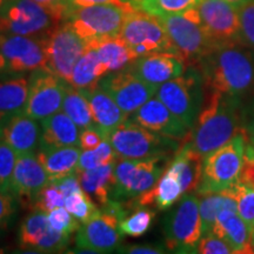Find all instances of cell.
Listing matches in <instances>:
<instances>
[{"mask_svg": "<svg viewBox=\"0 0 254 254\" xmlns=\"http://www.w3.org/2000/svg\"><path fill=\"white\" fill-rule=\"evenodd\" d=\"M114 167H116V163L77 172L81 189L100 207H103L112 199Z\"/></svg>", "mask_w": 254, "mask_h": 254, "instance_id": "cell-29", "label": "cell"}, {"mask_svg": "<svg viewBox=\"0 0 254 254\" xmlns=\"http://www.w3.org/2000/svg\"><path fill=\"white\" fill-rule=\"evenodd\" d=\"M5 2V0H0V8H1V6H2V4H4Z\"/></svg>", "mask_w": 254, "mask_h": 254, "instance_id": "cell-57", "label": "cell"}, {"mask_svg": "<svg viewBox=\"0 0 254 254\" xmlns=\"http://www.w3.org/2000/svg\"><path fill=\"white\" fill-rule=\"evenodd\" d=\"M50 182L49 174L34 152L17 155L11 180V193L15 198L32 207Z\"/></svg>", "mask_w": 254, "mask_h": 254, "instance_id": "cell-18", "label": "cell"}, {"mask_svg": "<svg viewBox=\"0 0 254 254\" xmlns=\"http://www.w3.org/2000/svg\"><path fill=\"white\" fill-rule=\"evenodd\" d=\"M226 1L230 2L233 6H236V7L239 8L240 6H243L244 4H246L247 1H250V0H226Z\"/></svg>", "mask_w": 254, "mask_h": 254, "instance_id": "cell-53", "label": "cell"}, {"mask_svg": "<svg viewBox=\"0 0 254 254\" xmlns=\"http://www.w3.org/2000/svg\"><path fill=\"white\" fill-rule=\"evenodd\" d=\"M50 228L46 212L33 209V212L24 219L19 230V245L24 250H32L37 252L38 246Z\"/></svg>", "mask_w": 254, "mask_h": 254, "instance_id": "cell-33", "label": "cell"}, {"mask_svg": "<svg viewBox=\"0 0 254 254\" xmlns=\"http://www.w3.org/2000/svg\"><path fill=\"white\" fill-rule=\"evenodd\" d=\"M196 9L215 46L241 41L239 8L236 6L226 0H201Z\"/></svg>", "mask_w": 254, "mask_h": 254, "instance_id": "cell-17", "label": "cell"}, {"mask_svg": "<svg viewBox=\"0 0 254 254\" xmlns=\"http://www.w3.org/2000/svg\"><path fill=\"white\" fill-rule=\"evenodd\" d=\"M160 18L174 49L189 65H198L215 45L202 26L195 7Z\"/></svg>", "mask_w": 254, "mask_h": 254, "instance_id": "cell-5", "label": "cell"}, {"mask_svg": "<svg viewBox=\"0 0 254 254\" xmlns=\"http://www.w3.org/2000/svg\"><path fill=\"white\" fill-rule=\"evenodd\" d=\"M81 152L79 146H39L37 157L52 182L77 173Z\"/></svg>", "mask_w": 254, "mask_h": 254, "instance_id": "cell-26", "label": "cell"}, {"mask_svg": "<svg viewBox=\"0 0 254 254\" xmlns=\"http://www.w3.org/2000/svg\"><path fill=\"white\" fill-rule=\"evenodd\" d=\"M47 218H49L50 226L53 230L71 234V236L73 233H77L79 227L81 226V222L74 215L69 213L65 207L52 209L47 213Z\"/></svg>", "mask_w": 254, "mask_h": 254, "instance_id": "cell-42", "label": "cell"}, {"mask_svg": "<svg viewBox=\"0 0 254 254\" xmlns=\"http://www.w3.org/2000/svg\"><path fill=\"white\" fill-rule=\"evenodd\" d=\"M87 43L97 51L101 64L109 73L120 71L138 59L131 47L119 36L101 38Z\"/></svg>", "mask_w": 254, "mask_h": 254, "instance_id": "cell-30", "label": "cell"}, {"mask_svg": "<svg viewBox=\"0 0 254 254\" xmlns=\"http://www.w3.org/2000/svg\"><path fill=\"white\" fill-rule=\"evenodd\" d=\"M101 4H112L120 6V7L127 8L129 11H133L136 7L132 5L128 0H68L69 7H85V6L92 5H101Z\"/></svg>", "mask_w": 254, "mask_h": 254, "instance_id": "cell-48", "label": "cell"}, {"mask_svg": "<svg viewBox=\"0 0 254 254\" xmlns=\"http://www.w3.org/2000/svg\"><path fill=\"white\" fill-rule=\"evenodd\" d=\"M15 161V152L0 139V190L2 192H11V180Z\"/></svg>", "mask_w": 254, "mask_h": 254, "instance_id": "cell-41", "label": "cell"}, {"mask_svg": "<svg viewBox=\"0 0 254 254\" xmlns=\"http://www.w3.org/2000/svg\"><path fill=\"white\" fill-rule=\"evenodd\" d=\"M15 214V196L0 190V232L6 230Z\"/></svg>", "mask_w": 254, "mask_h": 254, "instance_id": "cell-46", "label": "cell"}, {"mask_svg": "<svg viewBox=\"0 0 254 254\" xmlns=\"http://www.w3.org/2000/svg\"><path fill=\"white\" fill-rule=\"evenodd\" d=\"M201 0H139L136 8L157 17L182 13L186 9L195 7Z\"/></svg>", "mask_w": 254, "mask_h": 254, "instance_id": "cell-36", "label": "cell"}, {"mask_svg": "<svg viewBox=\"0 0 254 254\" xmlns=\"http://www.w3.org/2000/svg\"><path fill=\"white\" fill-rule=\"evenodd\" d=\"M107 73L109 72L101 64L97 51L88 44L86 51L73 68L69 85L78 90L95 87L99 85L100 79Z\"/></svg>", "mask_w": 254, "mask_h": 254, "instance_id": "cell-31", "label": "cell"}, {"mask_svg": "<svg viewBox=\"0 0 254 254\" xmlns=\"http://www.w3.org/2000/svg\"><path fill=\"white\" fill-rule=\"evenodd\" d=\"M34 1L39 2V4L46 6L49 8L63 12L66 15L68 14L69 9H71L68 5V0H34Z\"/></svg>", "mask_w": 254, "mask_h": 254, "instance_id": "cell-51", "label": "cell"}, {"mask_svg": "<svg viewBox=\"0 0 254 254\" xmlns=\"http://www.w3.org/2000/svg\"><path fill=\"white\" fill-rule=\"evenodd\" d=\"M67 15L34 0H5L0 8V33L44 37L66 20Z\"/></svg>", "mask_w": 254, "mask_h": 254, "instance_id": "cell-3", "label": "cell"}, {"mask_svg": "<svg viewBox=\"0 0 254 254\" xmlns=\"http://www.w3.org/2000/svg\"><path fill=\"white\" fill-rule=\"evenodd\" d=\"M241 128L249 138H254V101L245 110L243 109Z\"/></svg>", "mask_w": 254, "mask_h": 254, "instance_id": "cell-50", "label": "cell"}, {"mask_svg": "<svg viewBox=\"0 0 254 254\" xmlns=\"http://www.w3.org/2000/svg\"><path fill=\"white\" fill-rule=\"evenodd\" d=\"M129 119L158 134L184 142L190 129L158 98H151L140 109L129 116Z\"/></svg>", "mask_w": 254, "mask_h": 254, "instance_id": "cell-19", "label": "cell"}, {"mask_svg": "<svg viewBox=\"0 0 254 254\" xmlns=\"http://www.w3.org/2000/svg\"><path fill=\"white\" fill-rule=\"evenodd\" d=\"M119 37L138 58L158 52L178 53L160 18L139 8L127 15Z\"/></svg>", "mask_w": 254, "mask_h": 254, "instance_id": "cell-10", "label": "cell"}, {"mask_svg": "<svg viewBox=\"0 0 254 254\" xmlns=\"http://www.w3.org/2000/svg\"><path fill=\"white\" fill-rule=\"evenodd\" d=\"M105 139L107 138L98 127L81 128L80 136H79V147L82 151L93 150V148L98 147Z\"/></svg>", "mask_w": 254, "mask_h": 254, "instance_id": "cell-47", "label": "cell"}, {"mask_svg": "<svg viewBox=\"0 0 254 254\" xmlns=\"http://www.w3.org/2000/svg\"><path fill=\"white\" fill-rule=\"evenodd\" d=\"M196 253L200 254H232L234 251L224 239L214 233H207L199 240Z\"/></svg>", "mask_w": 254, "mask_h": 254, "instance_id": "cell-44", "label": "cell"}, {"mask_svg": "<svg viewBox=\"0 0 254 254\" xmlns=\"http://www.w3.org/2000/svg\"><path fill=\"white\" fill-rule=\"evenodd\" d=\"M252 247H253V252H254V228L252 231Z\"/></svg>", "mask_w": 254, "mask_h": 254, "instance_id": "cell-56", "label": "cell"}, {"mask_svg": "<svg viewBox=\"0 0 254 254\" xmlns=\"http://www.w3.org/2000/svg\"><path fill=\"white\" fill-rule=\"evenodd\" d=\"M28 79L21 74H7L0 79V126L19 112L27 101Z\"/></svg>", "mask_w": 254, "mask_h": 254, "instance_id": "cell-28", "label": "cell"}, {"mask_svg": "<svg viewBox=\"0 0 254 254\" xmlns=\"http://www.w3.org/2000/svg\"><path fill=\"white\" fill-rule=\"evenodd\" d=\"M39 146H79V127L64 111H59L40 122Z\"/></svg>", "mask_w": 254, "mask_h": 254, "instance_id": "cell-27", "label": "cell"}, {"mask_svg": "<svg viewBox=\"0 0 254 254\" xmlns=\"http://www.w3.org/2000/svg\"><path fill=\"white\" fill-rule=\"evenodd\" d=\"M117 159L118 157H117L109 139H105L98 147L93 148V150L81 152L80 158H79L78 171L91 170V168L103 166V165L113 164L116 163Z\"/></svg>", "mask_w": 254, "mask_h": 254, "instance_id": "cell-38", "label": "cell"}, {"mask_svg": "<svg viewBox=\"0 0 254 254\" xmlns=\"http://www.w3.org/2000/svg\"><path fill=\"white\" fill-rule=\"evenodd\" d=\"M195 66L207 90L241 98L254 88V51L243 41L217 45Z\"/></svg>", "mask_w": 254, "mask_h": 254, "instance_id": "cell-1", "label": "cell"}, {"mask_svg": "<svg viewBox=\"0 0 254 254\" xmlns=\"http://www.w3.org/2000/svg\"><path fill=\"white\" fill-rule=\"evenodd\" d=\"M184 190L179 179L171 171L165 170L157 184L150 190L136 198L128 200V205L134 207H154L159 211H166L179 201Z\"/></svg>", "mask_w": 254, "mask_h": 254, "instance_id": "cell-25", "label": "cell"}, {"mask_svg": "<svg viewBox=\"0 0 254 254\" xmlns=\"http://www.w3.org/2000/svg\"><path fill=\"white\" fill-rule=\"evenodd\" d=\"M44 44L47 71L55 73L69 84L73 68L86 51L88 43L64 21L49 34L44 36Z\"/></svg>", "mask_w": 254, "mask_h": 254, "instance_id": "cell-12", "label": "cell"}, {"mask_svg": "<svg viewBox=\"0 0 254 254\" xmlns=\"http://www.w3.org/2000/svg\"><path fill=\"white\" fill-rule=\"evenodd\" d=\"M133 71L148 84L160 86L185 71L186 63L178 53L158 52L135 59L129 65Z\"/></svg>", "mask_w": 254, "mask_h": 254, "instance_id": "cell-20", "label": "cell"}, {"mask_svg": "<svg viewBox=\"0 0 254 254\" xmlns=\"http://www.w3.org/2000/svg\"><path fill=\"white\" fill-rule=\"evenodd\" d=\"M63 111L77 124L79 128L97 127L92 116L90 104L82 92L68 84L63 101Z\"/></svg>", "mask_w": 254, "mask_h": 254, "instance_id": "cell-34", "label": "cell"}, {"mask_svg": "<svg viewBox=\"0 0 254 254\" xmlns=\"http://www.w3.org/2000/svg\"><path fill=\"white\" fill-rule=\"evenodd\" d=\"M211 233L217 234L233 249L234 253L252 254V228L238 214V209L224 208L218 214Z\"/></svg>", "mask_w": 254, "mask_h": 254, "instance_id": "cell-22", "label": "cell"}, {"mask_svg": "<svg viewBox=\"0 0 254 254\" xmlns=\"http://www.w3.org/2000/svg\"><path fill=\"white\" fill-rule=\"evenodd\" d=\"M247 145V135L240 131L224 146L206 155L202 161L201 182L196 193L219 192L238 180Z\"/></svg>", "mask_w": 254, "mask_h": 254, "instance_id": "cell-7", "label": "cell"}, {"mask_svg": "<svg viewBox=\"0 0 254 254\" xmlns=\"http://www.w3.org/2000/svg\"><path fill=\"white\" fill-rule=\"evenodd\" d=\"M131 12L112 4L72 7L65 23L82 39L92 41L119 36L127 15Z\"/></svg>", "mask_w": 254, "mask_h": 254, "instance_id": "cell-11", "label": "cell"}, {"mask_svg": "<svg viewBox=\"0 0 254 254\" xmlns=\"http://www.w3.org/2000/svg\"><path fill=\"white\" fill-rule=\"evenodd\" d=\"M6 67H7V63H6L5 57L0 53V74L5 73L6 74Z\"/></svg>", "mask_w": 254, "mask_h": 254, "instance_id": "cell-52", "label": "cell"}, {"mask_svg": "<svg viewBox=\"0 0 254 254\" xmlns=\"http://www.w3.org/2000/svg\"><path fill=\"white\" fill-rule=\"evenodd\" d=\"M199 211L201 218L202 236L211 233L217 220L218 214L224 208L238 209L236 198L232 193L231 187L228 190L219 192H205L198 194Z\"/></svg>", "mask_w": 254, "mask_h": 254, "instance_id": "cell-32", "label": "cell"}, {"mask_svg": "<svg viewBox=\"0 0 254 254\" xmlns=\"http://www.w3.org/2000/svg\"><path fill=\"white\" fill-rule=\"evenodd\" d=\"M80 91L90 104L95 125L106 138H109L111 133L128 118L120 109L119 105L113 100V98L106 93L99 85Z\"/></svg>", "mask_w": 254, "mask_h": 254, "instance_id": "cell-23", "label": "cell"}, {"mask_svg": "<svg viewBox=\"0 0 254 254\" xmlns=\"http://www.w3.org/2000/svg\"><path fill=\"white\" fill-rule=\"evenodd\" d=\"M241 41L254 51V0L239 7Z\"/></svg>", "mask_w": 254, "mask_h": 254, "instance_id": "cell-43", "label": "cell"}, {"mask_svg": "<svg viewBox=\"0 0 254 254\" xmlns=\"http://www.w3.org/2000/svg\"><path fill=\"white\" fill-rule=\"evenodd\" d=\"M167 157L120 159L114 167L112 199L132 200L150 190L165 172Z\"/></svg>", "mask_w": 254, "mask_h": 254, "instance_id": "cell-9", "label": "cell"}, {"mask_svg": "<svg viewBox=\"0 0 254 254\" xmlns=\"http://www.w3.org/2000/svg\"><path fill=\"white\" fill-rule=\"evenodd\" d=\"M65 200L66 195L60 190L59 187L55 183L50 182L49 185L41 190L40 194L38 195L32 208L39 209V211L49 213L52 209L64 207L65 206Z\"/></svg>", "mask_w": 254, "mask_h": 254, "instance_id": "cell-40", "label": "cell"}, {"mask_svg": "<svg viewBox=\"0 0 254 254\" xmlns=\"http://www.w3.org/2000/svg\"><path fill=\"white\" fill-rule=\"evenodd\" d=\"M117 157L120 159H144L170 157L179 150L182 141L145 128L131 119H126L109 135Z\"/></svg>", "mask_w": 254, "mask_h": 254, "instance_id": "cell-6", "label": "cell"}, {"mask_svg": "<svg viewBox=\"0 0 254 254\" xmlns=\"http://www.w3.org/2000/svg\"><path fill=\"white\" fill-rule=\"evenodd\" d=\"M241 117V98L207 90L187 140L205 158L243 131Z\"/></svg>", "mask_w": 254, "mask_h": 254, "instance_id": "cell-2", "label": "cell"}, {"mask_svg": "<svg viewBox=\"0 0 254 254\" xmlns=\"http://www.w3.org/2000/svg\"><path fill=\"white\" fill-rule=\"evenodd\" d=\"M64 207L72 215H74L81 224L91 220L100 212V208L95 204L94 200L84 190L69 194L65 200Z\"/></svg>", "mask_w": 254, "mask_h": 254, "instance_id": "cell-37", "label": "cell"}, {"mask_svg": "<svg viewBox=\"0 0 254 254\" xmlns=\"http://www.w3.org/2000/svg\"><path fill=\"white\" fill-rule=\"evenodd\" d=\"M232 193L236 198L238 206V214L247 222V225L254 228V190L249 187L234 183L231 187Z\"/></svg>", "mask_w": 254, "mask_h": 254, "instance_id": "cell-39", "label": "cell"}, {"mask_svg": "<svg viewBox=\"0 0 254 254\" xmlns=\"http://www.w3.org/2000/svg\"><path fill=\"white\" fill-rule=\"evenodd\" d=\"M202 161L204 157L198 153L186 139L180 145L179 150L174 153V158L166 167V170L176 174L179 179L184 194L196 193L198 190L201 182Z\"/></svg>", "mask_w": 254, "mask_h": 254, "instance_id": "cell-24", "label": "cell"}, {"mask_svg": "<svg viewBox=\"0 0 254 254\" xmlns=\"http://www.w3.org/2000/svg\"><path fill=\"white\" fill-rule=\"evenodd\" d=\"M133 209L134 211L131 214L126 215L120 221L119 230L123 236L138 238L150 230L153 224L155 213L153 209L147 207H134Z\"/></svg>", "mask_w": 254, "mask_h": 254, "instance_id": "cell-35", "label": "cell"}, {"mask_svg": "<svg viewBox=\"0 0 254 254\" xmlns=\"http://www.w3.org/2000/svg\"><path fill=\"white\" fill-rule=\"evenodd\" d=\"M165 247L173 253H196L202 237L199 196L184 194L179 204L164 221Z\"/></svg>", "mask_w": 254, "mask_h": 254, "instance_id": "cell-8", "label": "cell"}, {"mask_svg": "<svg viewBox=\"0 0 254 254\" xmlns=\"http://www.w3.org/2000/svg\"><path fill=\"white\" fill-rule=\"evenodd\" d=\"M0 53L5 57L6 74H20L47 69L44 37H26L0 33Z\"/></svg>", "mask_w": 254, "mask_h": 254, "instance_id": "cell-15", "label": "cell"}, {"mask_svg": "<svg viewBox=\"0 0 254 254\" xmlns=\"http://www.w3.org/2000/svg\"><path fill=\"white\" fill-rule=\"evenodd\" d=\"M120 219L100 208V212L87 222L81 224L75 234V247L79 252L110 253L118 250L123 243L119 230Z\"/></svg>", "mask_w": 254, "mask_h": 254, "instance_id": "cell-16", "label": "cell"}, {"mask_svg": "<svg viewBox=\"0 0 254 254\" xmlns=\"http://www.w3.org/2000/svg\"><path fill=\"white\" fill-rule=\"evenodd\" d=\"M38 120L19 112L0 126V139L20 155L33 153L39 147L41 128Z\"/></svg>", "mask_w": 254, "mask_h": 254, "instance_id": "cell-21", "label": "cell"}, {"mask_svg": "<svg viewBox=\"0 0 254 254\" xmlns=\"http://www.w3.org/2000/svg\"><path fill=\"white\" fill-rule=\"evenodd\" d=\"M128 1H129V2H131V4H132V5H134V6H135V7H136V4H138V1H139V0H128Z\"/></svg>", "mask_w": 254, "mask_h": 254, "instance_id": "cell-55", "label": "cell"}, {"mask_svg": "<svg viewBox=\"0 0 254 254\" xmlns=\"http://www.w3.org/2000/svg\"><path fill=\"white\" fill-rule=\"evenodd\" d=\"M99 86L113 98L128 118L153 98L158 90V86L142 80L129 66L105 74L100 79Z\"/></svg>", "mask_w": 254, "mask_h": 254, "instance_id": "cell-14", "label": "cell"}, {"mask_svg": "<svg viewBox=\"0 0 254 254\" xmlns=\"http://www.w3.org/2000/svg\"><path fill=\"white\" fill-rule=\"evenodd\" d=\"M157 98L192 129L205 98L201 71L195 65H189L179 77L158 86Z\"/></svg>", "mask_w": 254, "mask_h": 254, "instance_id": "cell-4", "label": "cell"}, {"mask_svg": "<svg viewBox=\"0 0 254 254\" xmlns=\"http://www.w3.org/2000/svg\"><path fill=\"white\" fill-rule=\"evenodd\" d=\"M247 140H249V144L252 146V148L254 151V138H249V136H247Z\"/></svg>", "mask_w": 254, "mask_h": 254, "instance_id": "cell-54", "label": "cell"}, {"mask_svg": "<svg viewBox=\"0 0 254 254\" xmlns=\"http://www.w3.org/2000/svg\"><path fill=\"white\" fill-rule=\"evenodd\" d=\"M237 183L254 190V151L252 146L249 144V140H247L245 155Z\"/></svg>", "mask_w": 254, "mask_h": 254, "instance_id": "cell-45", "label": "cell"}, {"mask_svg": "<svg viewBox=\"0 0 254 254\" xmlns=\"http://www.w3.org/2000/svg\"><path fill=\"white\" fill-rule=\"evenodd\" d=\"M166 247L161 245H131V246H120L118 252L129 253V254H161L165 253Z\"/></svg>", "mask_w": 254, "mask_h": 254, "instance_id": "cell-49", "label": "cell"}, {"mask_svg": "<svg viewBox=\"0 0 254 254\" xmlns=\"http://www.w3.org/2000/svg\"><path fill=\"white\" fill-rule=\"evenodd\" d=\"M68 82L45 68L36 69L28 79V94L24 112L41 122L63 107Z\"/></svg>", "mask_w": 254, "mask_h": 254, "instance_id": "cell-13", "label": "cell"}]
</instances>
